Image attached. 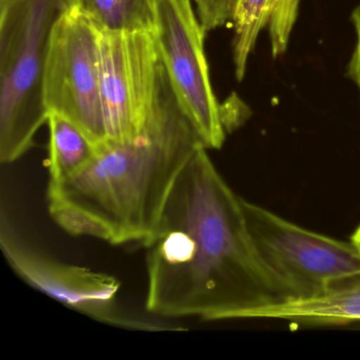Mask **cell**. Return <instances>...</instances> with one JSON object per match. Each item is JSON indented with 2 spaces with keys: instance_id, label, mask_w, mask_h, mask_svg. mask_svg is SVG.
Returning <instances> with one entry per match:
<instances>
[{
  "instance_id": "1",
  "label": "cell",
  "mask_w": 360,
  "mask_h": 360,
  "mask_svg": "<svg viewBox=\"0 0 360 360\" xmlns=\"http://www.w3.org/2000/svg\"><path fill=\"white\" fill-rule=\"evenodd\" d=\"M146 248L147 311L203 321L252 319L283 301L252 242L240 198L200 147Z\"/></svg>"
},
{
  "instance_id": "2",
  "label": "cell",
  "mask_w": 360,
  "mask_h": 360,
  "mask_svg": "<svg viewBox=\"0 0 360 360\" xmlns=\"http://www.w3.org/2000/svg\"><path fill=\"white\" fill-rule=\"evenodd\" d=\"M162 64V63H161ZM204 147L161 65L157 100L142 134L96 147L72 178L48 185L50 216L66 233L112 245H144L193 153Z\"/></svg>"
},
{
  "instance_id": "3",
  "label": "cell",
  "mask_w": 360,
  "mask_h": 360,
  "mask_svg": "<svg viewBox=\"0 0 360 360\" xmlns=\"http://www.w3.org/2000/svg\"><path fill=\"white\" fill-rule=\"evenodd\" d=\"M67 0L0 1V162L11 164L47 124L44 75L50 39Z\"/></svg>"
},
{
  "instance_id": "4",
  "label": "cell",
  "mask_w": 360,
  "mask_h": 360,
  "mask_svg": "<svg viewBox=\"0 0 360 360\" xmlns=\"http://www.w3.org/2000/svg\"><path fill=\"white\" fill-rule=\"evenodd\" d=\"M242 206L259 257L283 301L314 298L335 278L360 269V252L352 242L307 231L244 199Z\"/></svg>"
},
{
  "instance_id": "5",
  "label": "cell",
  "mask_w": 360,
  "mask_h": 360,
  "mask_svg": "<svg viewBox=\"0 0 360 360\" xmlns=\"http://www.w3.org/2000/svg\"><path fill=\"white\" fill-rule=\"evenodd\" d=\"M155 34L160 60L179 106L206 149L226 139L224 107L219 104L204 51V31L191 0H157Z\"/></svg>"
},
{
  "instance_id": "6",
  "label": "cell",
  "mask_w": 360,
  "mask_h": 360,
  "mask_svg": "<svg viewBox=\"0 0 360 360\" xmlns=\"http://www.w3.org/2000/svg\"><path fill=\"white\" fill-rule=\"evenodd\" d=\"M0 248L16 275L35 290L91 319L120 328L163 330L162 324L134 317L119 305L121 283L108 274L54 258L31 243L3 210Z\"/></svg>"
},
{
  "instance_id": "7",
  "label": "cell",
  "mask_w": 360,
  "mask_h": 360,
  "mask_svg": "<svg viewBox=\"0 0 360 360\" xmlns=\"http://www.w3.org/2000/svg\"><path fill=\"white\" fill-rule=\"evenodd\" d=\"M48 112L77 126L96 147L107 141L101 94L98 28L83 13L68 8L50 39L44 75Z\"/></svg>"
},
{
  "instance_id": "8",
  "label": "cell",
  "mask_w": 360,
  "mask_h": 360,
  "mask_svg": "<svg viewBox=\"0 0 360 360\" xmlns=\"http://www.w3.org/2000/svg\"><path fill=\"white\" fill-rule=\"evenodd\" d=\"M101 94L108 142L144 131L157 100L161 60L155 31L98 28Z\"/></svg>"
},
{
  "instance_id": "9",
  "label": "cell",
  "mask_w": 360,
  "mask_h": 360,
  "mask_svg": "<svg viewBox=\"0 0 360 360\" xmlns=\"http://www.w3.org/2000/svg\"><path fill=\"white\" fill-rule=\"evenodd\" d=\"M300 0H240L233 18V65L242 81L259 35L269 31L274 58L285 53L299 13Z\"/></svg>"
},
{
  "instance_id": "10",
  "label": "cell",
  "mask_w": 360,
  "mask_h": 360,
  "mask_svg": "<svg viewBox=\"0 0 360 360\" xmlns=\"http://www.w3.org/2000/svg\"><path fill=\"white\" fill-rule=\"evenodd\" d=\"M255 318L288 320L311 326L360 322V269L335 278L314 298L281 301L261 309Z\"/></svg>"
},
{
  "instance_id": "11",
  "label": "cell",
  "mask_w": 360,
  "mask_h": 360,
  "mask_svg": "<svg viewBox=\"0 0 360 360\" xmlns=\"http://www.w3.org/2000/svg\"><path fill=\"white\" fill-rule=\"evenodd\" d=\"M47 125L48 185L58 184L83 170L94 159L96 146L75 124L58 113H48Z\"/></svg>"
},
{
  "instance_id": "12",
  "label": "cell",
  "mask_w": 360,
  "mask_h": 360,
  "mask_svg": "<svg viewBox=\"0 0 360 360\" xmlns=\"http://www.w3.org/2000/svg\"><path fill=\"white\" fill-rule=\"evenodd\" d=\"M98 28L155 31L157 0H67Z\"/></svg>"
},
{
  "instance_id": "13",
  "label": "cell",
  "mask_w": 360,
  "mask_h": 360,
  "mask_svg": "<svg viewBox=\"0 0 360 360\" xmlns=\"http://www.w3.org/2000/svg\"><path fill=\"white\" fill-rule=\"evenodd\" d=\"M197 15L205 32L233 22L240 0H195Z\"/></svg>"
},
{
  "instance_id": "14",
  "label": "cell",
  "mask_w": 360,
  "mask_h": 360,
  "mask_svg": "<svg viewBox=\"0 0 360 360\" xmlns=\"http://www.w3.org/2000/svg\"><path fill=\"white\" fill-rule=\"evenodd\" d=\"M356 32V46L347 67L349 79L357 86L360 94V4L355 8L351 16Z\"/></svg>"
},
{
  "instance_id": "15",
  "label": "cell",
  "mask_w": 360,
  "mask_h": 360,
  "mask_svg": "<svg viewBox=\"0 0 360 360\" xmlns=\"http://www.w3.org/2000/svg\"><path fill=\"white\" fill-rule=\"evenodd\" d=\"M351 242L360 252V225L357 229H356V231H354L353 236H352Z\"/></svg>"
},
{
  "instance_id": "16",
  "label": "cell",
  "mask_w": 360,
  "mask_h": 360,
  "mask_svg": "<svg viewBox=\"0 0 360 360\" xmlns=\"http://www.w3.org/2000/svg\"><path fill=\"white\" fill-rule=\"evenodd\" d=\"M0 1H3V0H0Z\"/></svg>"
}]
</instances>
